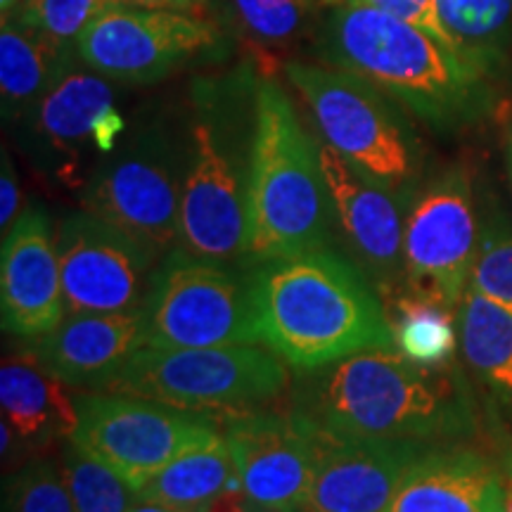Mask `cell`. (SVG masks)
<instances>
[{"mask_svg": "<svg viewBox=\"0 0 512 512\" xmlns=\"http://www.w3.org/2000/svg\"><path fill=\"white\" fill-rule=\"evenodd\" d=\"M318 155L332 219L354 249L358 266L382 292L403 294V226L413 195L368 181L323 140H318Z\"/></svg>", "mask_w": 512, "mask_h": 512, "instance_id": "obj_16", "label": "cell"}, {"mask_svg": "<svg viewBox=\"0 0 512 512\" xmlns=\"http://www.w3.org/2000/svg\"><path fill=\"white\" fill-rule=\"evenodd\" d=\"M131 512H183V510H176V508H171V505H164V503L147 501V498H136Z\"/></svg>", "mask_w": 512, "mask_h": 512, "instance_id": "obj_36", "label": "cell"}, {"mask_svg": "<svg viewBox=\"0 0 512 512\" xmlns=\"http://www.w3.org/2000/svg\"><path fill=\"white\" fill-rule=\"evenodd\" d=\"M221 31L209 19L176 10L112 3L76 41L83 67L126 86H150L200 57L216 55Z\"/></svg>", "mask_w": 512, "mask_h": 512, "instance_id": "obj_12", "label": "cell"}, {"mask_svg": "<svg viewBox=\"0 0 512 512\" xmlns=\"http://www.w3.org/2000/svg\"><path fill=\"white\" fill-rule=\"evenodd\" d=\"M437 8L460 48L482 60L512 31V0H437Z\"/></svg>", "mask_w": 512, "mask_h": 512, "instance_id": "obj_28", "label": "cell"}, {"mask_svg": "<svg viewBox=\"0 0 512 512\" xmlns=\"http://www.w3.org/2000/svg\"><path fill=\"white\" fill-rule=\"evenodd\" d=\"M320 50L332 67L363 76L437 131L475 124L491 107L486 60L456 53L373 5L339 3Z\"/></svg>", "mask_w": 512, "mask_h": 512, "instance_id": "obj_3", "label": "cell"}, {"mask_svg": "<svg viewBox=\"0 0 512 512\" xmlns=\"http://www.w3.org/2000/svg\"><path fill=\"white\" fill-rule=\"evenodd\" d=\"M332 207L318 140L271 79L259 81L247 192L245 266L330 245Z\"/></svg>", "mask_w": 512, "mask_h": 512, "instance_id": "obj_5", "label": "cell"}, {"mask_svg": "<svg viewBox=\"0 0 512 512\" xmlns=\"http://www.w3.org/2000/svg\"><path fill=\"white\" fill-rule=\"evenodd\" d=\"M67 384L46 373L34 358H5L0 368L3 420L22 446V453H46L74 437V396Z\"/></svg>", "mask_w": 512, "mask_h": 512, "instance_id": "obj_21", "label": "cell"}, {"mask_svg": "<svg viewBox=\"0 0 512 512\" xmlns=\"http://www.w3.org/2000/svg\"><path fill=\"white\" fill-rule=\"evenodd\" d=\"M140 347V311L64 313L53 330L34 339L29 356L67 387L102 392Z\"/></svg>", "mask_w": 512, "mask_h": 512, "instance_id": "obj_19", "label": "cell"}, {"mask_svg": "<svg viewBox=\"0 0 512 512\" xmlns=\"http://www.w3.org/2000/svg\"><path fill=\"white\" fill-rule=\"evenodd\" d=\"M60 465L74 512H131L138 498L136 489L74 439L62 444Z\"/></svg>", "mask_w": 512, "mask_h": 512, "instance_id": "obj_26", "label": "cell"}, {"mask_svg": "<svg viewBox=\"0 0 512 512\" xmlns=\"http://www.w3.org/2000/svg\"><path fill=\"white\" fill-rule=\"evenodd\" d=\"M292 387L287 363L256 344L140 347L102 392L143 396L202 413L252 411Z\"/></svg>", "mask_w": 512, "mask_h": 512, "instance_id": "obj_8", "label": "cell"}, {"mask_svg": "<svg viewBox=\"0 0 512 512\" xmlns=\"http://www.w3.org/2000/svg\"><path fill=\"white\" fill-rule=\"evenodd\" d=\"M107 5H112V0H22L8 19L38 27L64 46H76L88 24Z\"/></svg>", "mask_w": 512, "mask_h": 512, "instance_id": "obj_30", "label": "cell"}, {"mask_svg": "<svg viewBox=\"0 0 512 512\" xmlns=\"http://www.w3.org/2000/svg\"><path fill=\"white\" fill-rule=\"evenodd\" d=\"M453 313L425 299L401 294L394 304V347L422 368L456 366L458 328Z\"/></svg>", "mask_w": 512, "mask_h": 512, "instance_id": "obj_25", "label": "cell"}, {"mask_svg": "<svg viewBox=\"0 0 512 512\" xmlns=\"http://www.w3.org/2000/svg\"><path fill=\"white\" fill-rule=\"evenodd\" d=\"M290 389L292 411L344 437L451 446L477 430L463 373L415 366L396 347L299 373Z\"/></svg>", "mask_w": 512, "mask_h": 512, "instance_id": "obj_1", "label": "cell"}, {"mask_svg": "<svg viewBox=\"0 0 512 512\" xmlns=\"http://www.w3.org/2000/svg\"><path fill=\"white\" fill-rule=\"evenodd\" d=\"M19 204H22V192H19L15 162L8 150H3V166H0V228H3V235L10 233V228L22 216Z\"/></svg>", "mask_w": 512, "mask_h": 512, "instance_id": "obj_33", "label": "cell"}, {"mask_svg": "<svg viewBox=\"0 0 512 512\" xmlns=\"http://www.w3.org/2000/svg\"><path fill=\"white\" fill-rule=\"evenodd\" d=\"M230 5L256 41L285 43L304 29L311 0H230Z\"/></svg>", "mask_w": 512, "mask_h": 512, "instance_id": "obj_31", "label": "cell"}, {"mask_svg": "<svg viewBox=\"0 0 512 512\" xmlns=\"http://www.w3.org/2000/svg\"><path fill=\"white\" fill-rule=\"evenodd\" d=\"M76 60V46L57 43L31 24L5 19L0 29L3 119L19 124Z\"/></svg>", "mask_w": 512, "mask_h": 512, "instance_id": "obj_22", "label": "cell"}, {"mask_svg": "<svg viewBox=\"0 0 512 512\" xmlns=\"http://www.w3.org/2000/svg\"><path fill=\"white\" fill-rule=\"evenodd\" d=\"M15 126L17 143L31 164L67 188H83L86 157L110 155L126 131L110 79L79 69L76 62Z\"/></svg>", "mask_w": 512, "mask_h": 512, "instance_id": "obj_13", "label": "cell"}, {"mask_svg": "<svg viewBox=\"0 0 512 512\" xmlns=\"http://www.w3.org/2000/svg\"><path fill=\"white\" fill-rule=\"evenodd\" d=\"M74 441L136 489L178 456L221 437V413H202L143 396L74 394Z\"/></svg>", "mask_w": 512, "mask_h": 512, "instance_id": "obj_10", "label": "cell"}, {"mask_svg": "<svg viewBox=\"0 0 512 512\" xmlns=\"http://www.w3.org/2000/svg\"><path fill=\"white\" fill-rule=\"evenodd\" d=\"M384 512H505V477L475 448L430 446L403 472Z\"/></svg>", "mask_w": 512, "mask_h": 512, "instance_id": "obj_20", "label": "cell"}, {"mask_svg": "<svg viewBox=\"0 0 512 512\" xmlns=\"http://www.w3.org/2000/svg\"><path fill=\"white\" fill-rule=\"evenodd\" d=\"M3 512H74L62 465L34 458L5 477Z\"/></svg>", "mask_w": 512, "mask_h": 512, "instance_id": "obj_29", "label": "cell"}, {"mask_svg": "<svg viewBox=\"0 0 512 512\" xmlns=\"http://www.w3.org/2000/svg\"><path fill=\"white\" fill-rule=\"evenodd\" d=\"M204 512H247V498L242 494L240 484L230 486L226 494H221Z\"/></svg>", "mask_w": 512, "mask_h": 512, "instance_id": "obj_35", "label": "cell"}, {"mask_svg": "<svg viewBox=\"0 0 512 512\" xmlns=\"http://www.w3.org/2000/svg\"><path fill=\"white\" fill-rule=\"evenodd\" d=\"M143 347L192 349L256 344L249 266L176 247L152 273Z\"/></svg>", "mask_w": 512, "mask_h": 512, "instance_id": "obj_9", "label": "cell"}, {"mask_svg": "<svg viewBox=\"0 0 512 512\" xmlns=\"http://www.w3.org/2000/svg\"><path fill=\"white\" fill-rule=\"evenodd\" d=\"M256 344L297 373L394 347L392 318L366 271L330 245L249 266Z\"/></svg>", "mask_w": 512, "mask_h": 512, "instance_id": "obj_2", "label": "cell"}, {"mask_svg": "<svg viewBox=\"0 0 512 512\" xmlns=\"http://www.w3.org/2000/svg\"><path fill=\"white\" fill-rule=\"evenodd\" d=\"M456 318L467 370L484 394L512 418V306L467 287Z\"/></svg>", "mask_w": 512, "mask_h": 512, "instance_id": "obj_23", "label": "cell"}, {"mask_svg": "<svg viewBox=\"0 0 512 512\" xmlns=\"http://www.w3.org/2000/svg\"><path fill=\"white\" fill-rule=\"evenodd\" d=\"M19 3L22 0H0V15H3V19H8L19 8Z\"/></svg>", "mask_w": 512, "mask_h": 512, "instance_id": "obj_39", "label": "cell"}, {"mask_svg": "<svg viewBox=\"0 0 512 512\" xmlns=\"http://www.w3.org/2000/svg\"><path fill=\"white\" fill-rule=\"evenodd\" d=\"M285 74L309 107L323 143L368 181L413 195L422 152L396 100L337 67L287 62Z\"/></svg>", "mask_w": 512, "mask_h": 512, "instance_id": "obj_6", "label": "cell"}, {"mask_svg": "<svg viewBox=\"0 0 512 512\" xmlns=\"http://www.w3.org/2000/svg\"><path fill=\"white\" fill-rule=\"evenodd\" d=\"M259 81L252 64L192 81L185 114L181 249L245 266Z\"/></svg>", "mask_w": 512, "mask_h": 512, "instance_id": "obj_4", "label": "cell"}, {"mask_svg": "<svg viewBox=\"0 0 512 512\" xmlns=\"http://www.w3.org/2000/svg\"><path fill=\"white\" fill-rule=\"evenodd\" d=\"M235 484H240L235 463L221 432V437L192 448L159 470L138 491V498L171 505L183 512H204Z\"/></svg>", "mask_w": 512, "mask_h": 512, "instance_id": "obj_24", "label": "cell"}, {"mask_svg": "<svg viewBox=\"0 0 512 512\" xmlns=\"http://www.w3.org/2000/svg\"><path fill=\"white\" fill-rule=\"evenodd\" d=\"M505 164H508V178H510V188H512V126L505 133Z\"/></svg>", "mask_w": 512, "mask_h": 512, "instance_id": "obj_37", "label": "cell"}, {"mask_svg": "<svg viewBox=\"0 0 512 512\" xmlns=\"http://www.w3.org/2000/svg\"><path fill=\"white\" fill-rule=\"evenodd\" d=\"M356 3H366V5H373V8L389 12V15L399 17V19H403V22H408V24H413V27L427 31V34L437 38V41L444 43V46L456 50V53L472 55V53H467V50L460 48V43L451 36V31L446 29L444 19H441V15H439L437 0H356Z\"/></svg>", "mask_w": 512, "mask_h": 512, "instance_id": "obj_32", "label": "cell"}, {"mask_svg": "<svg viewBox=\"0 0 512 512\" xmlns=\"http://www.w3.org/2000/svg\"><path fill=\"white\" fill-rule=\"evenodd\" d=\"M505 512H512V465L505 475Z\"/></svg>", "mask_w": 512, "mask_h": 512, "instance_id": "obj_38", "label": "cell"}, {"mask_svg": "<svg viewBox=\"0 0 512 512\" xmlns=\"http://www.w3.org/2000/svg\"><path fill=\"white\" fill-rule=\"evenodd\" d=\"M185 126L166 117L133 128L81 188L83 209L114 223L162 261L181 245Z\"/></svg>", "mask_w": 512, "mask_h": 512, "instance_id": "obj_7", "label": "cell"}, {"mask_svg": "<svg viewBox=\"0 0 512 512\" xmlns=\"http://www.w3.org/2000/svg\"><path fill=\"white\" fill-rule=\"evenodd\" d=\"M313 437L316 475L304 505L306 512H384L403 472L430 448L413 441L344 437L318 425H313Z\"/></svg>", "mask_w": 512, "mask_h": 512, "instance_id": "obj_17", "label": "cell"}, {"mask_svg": "<svg viewBox=\"0 0 512 512\" xmlns=\"http://www.w3.org/2000/svg\"><path fill=\"white\" fill-rule=\"evenodd\" d=\"M219 422L247 503L304 508L316 475L311 422L292 408L221 413Z\"/></svg>", "mask_w": 512, "mask_h": 512, "instance_id": "obj_15", "label": "cell"}, {"mask_svg": "<svg viewBox=\"0 0 512 512\" xmlns=\"http://www.w3.org/2000/svg\"><path fill=\"white\" fill-rule=\"evenodd\" d=\"M247 512H306V510L304 508H294V510H287V508H264V505L247 503Z\"/></svg>", "mask_w": 512, "mask_h": 512, "instance_id": "obj_40", "label": "cell"}, {"mask_svg": "<svg viewBox=\"0 0 512 512\" xmlns=\"http://www.w3.org/2000/svg\"><path fill=\"white\" fill-rule=\"evenodd\" d=\"M482 214L465 164L418 185L403 226V294L456 311L470 287Z\"/></svg>", "mask_w": 512, "mask_h": 512, "instance_id": "obj_11", "label": "cell"}, {"mask_svg": "<svg viewBox=\"0 0 512 512\" xmlns=\"http://www.w3.org/2000/svg\"><path fill=\"white\" fill-rule=\"evenodd\" d=\"M55 235L43 207H29L3 235L0 316L3 330L19 339L43 337L67 313Z\"/></svg>", "mask_w": 512, "mask_h": 512, "instance_id": "obj_18", "label": "cell"}, {"mask_svg": "<svg viewBox=\"0 0 512 512\" xmlns=\"http://www.w3.org/2000/svg\"><path fill=\"white\" fill-rule=\"evenodd\" d=\"M470 287L494 302L512 306V219L498 204L482 209Z\"/></svg>", "mask_w": 512, "mask_h": 512, "instance_id": "obj_27", "label": "cell"}, {"mask_svg": "<svg viewBox=\"0 0 512 512\" xmlns=\"http://www.w3.org/2000/svg\"><path fill=\"white\" fill-rule=\"evenodd\" d=\"M112 3L136 5V8H152V10H176L188 12V15L202 17L204 3L202 0H112Z\"/></svg>", "mask_w": 512, "mask_h": 512, "instance_id": "obj_34", "label": "cell"}, {"mask_svg": "<svg viewBox=\"0 0 512 512\" xmlns=\"http://www.w3.org/2000/svg\"><path fill=\"white\" fill-rule=\"evenodd\" d=\"M64 311H140L159 261L126 230L91 211H74L57 228Z\"/></svg>", "mask_w": 512, "mask_h": 512, "instance_id": "obj_14", "label": "cell"}]
</instances>
